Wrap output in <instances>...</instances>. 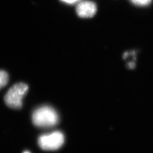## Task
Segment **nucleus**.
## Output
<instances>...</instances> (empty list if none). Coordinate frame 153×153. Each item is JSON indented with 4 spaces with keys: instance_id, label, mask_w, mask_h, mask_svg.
I'll use <instances>...</instances> for the list:
<instances>
[{
    "instance_id": "obj_6",
    "label": "nucleus",
    "mask_w": 153,
    "mask_h": 153,
    "mask_svg": "<svg viewBox=\"0 0 153 153\" xmlns=\"http://www.w3.org/2000/svg\"><path fill=\"white\" fill-rule=\"evenodd\" d=\"M135 5L145 6L149 5L152 0H130Z\"/></svg>"
},
{
    "instance_id": "obj_1",
    "label": "nucleus",
    "mask_w": 153,
    "mask_h": 153,
    "mask_svg": "<svg viewBox=\"0 0 153 153\" xmlns=\"http://www.w3.org/2000/svg\"><path fill=\"white\" fill-rule=\"evenodd\" d=\"M35 126L40 128H50L56 126L59 120L57 112L48 105H44L35 109L32 115Z\"/></svg>"
},
{
    "instance_id": "obj_5",
    "label": "nucleus",
    "mask_w": 153,
    "mask_h": 153,
    "mask_svg": "<svg viewBox=\"0 0 153 153\" xmlns=\"http://www.w3.org/2000/svg\"><path fill=\"white\" fill-rule=\"evenodd\" d=\"M9 81L8 74L4 71H0V89L4 88Z\"/></svg>"
},
{
    "instance_id": "obj_8",
    "label": "nucleus",
    "mask_w": 153,
    "mask_h": 153,
    "mask_svg": "<svg viewBox=\"0 0 153 153\" xmlns=\"http://www.w3.org/2000/svg\"><path fill=\"white\" fill-rule=\"evenodd\" d=\"M23 153H30V152H24Z\"/></svg>"
},
{
    "instance_id": "obj_4",
    "label": "nucleus",
    "mask_w": 153,
    "mask_h": 153,
    "mask_svg": "<svg viewBox=\"0 0 153 153\" xmlns=\"http://www.w3.org/2000/svg\"><path fill=\"white\" fill-rule=\"evenodd\" d=\"M97 10V8L96 4L90 1L81 2L76 7L77 15L83 18L93 17L96 14Z\"/></svg>"
},
{
    "instance_id": "obj_7",
    "label": "nucleus",
    "mask_w": 153,
    "mask_h": 153,
    "mask_svg": "<svg viewBox=\"0 0 153 153\" xmlns=\"http://www.w3.org/2000/svg\"><path fill=\"white\" fill-rule=\"evenodd\" d=\"M61 1L68 4H73L78 2L79 0H61Z\"/></svg>"
},
{
    "instance_id": "obj_3",
    "label": "nucleus",
    "mask_w": 153,
    "mask_h": 153,
    "mask_svg": "<svg viewBox=\"0 0 153 153\" xmlns=\"http://www.w3.org/2000/svg\"><path fill=\"white\" fill-rule=\"evenodd\" d=\"M65 137L62 132L55 131L42 135L39 138L38 144L44 150H56L60 148L64 143Z\"/></svg>"
},
{
    "instance_id": "obj_2",
    "label": "nucleus",
    "mask_w": 153,
    "mask_h": 153,
    "mask_svg": "<svg viewBox=\"0 0 153 153\" xmlns=\"http://www.w3.org/2000/svg\"><path fill=\"white\" fill-rule=\"evenodd\" d=\"M28 90V86L25 83L15 84L7 91L5 96L6 104L13 109H20L23 105V99Z\"/></svg>"
}]
</instances>
